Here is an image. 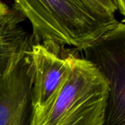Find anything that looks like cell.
<instances>
[{
    "label": "cell",
    "mask_w": 125,
    "mask_h": 125,
    "mask_svg": "<svg viewBox=\"0 0 125 125\" xmlns=\"http://www.w3.org/2000/svg\"><path fill=\"white\" fill-rule=\"evenodd\" d=\"M109 86L104 125H125V26L119 23L96 43L83 50Z\"/></svg>",
    "instance_id": "obj_3"
},
{
    "label": "cell",
    "mask_w": 125,
    "mask_h": 125,
    "mask_svg": "<svg viewBox=\"0 0 125 125\" xmlns=\"http://www.w3.org/2000/svg\"><path fill=\"white\" fill-rule=\"evenodd\" d=\"M28 49L27 35L12 14L0 21V81L24 56Z\"/></svg>",
    "instance_id": "obj_6"
},
{
    "label": "cell",
    "mask_w": 125,
    "mask_h": 125,
    "mask_svg": "<svg viewBox=\"0 0 125 125\" xmlns=\"http://www.w3.org/2000/svg\"><path fill=\"white\" fill-rule=\"evenodd\" d=\"M12 8H10L7 4H5L2 1H0V21L4 18L10 12Z\"/></svg>",
    "instance_id": "obj_7"
},
{
    "label": "cell",
    "mask_w": 125,
    "mask_h": 125,
    "mask_svg": "<svg viewBox=\"0 0 125 125\" xmlns=\"http://www.w3.org/2000/svg\"><path fill=\"white\" fill-rule=\"evenodd\" d=\"M28 51L0 81V125H31L34 71Z\"/></svg>",
    "instance_id": "obj_5"
},
{
    "label": "cell",
    "mask_w": 125,
    "mask_h": 125,
    "mask_svg": "<svg viewBox=\"0 0 125 125\" xmlns=\"http://www.w3.org/2000/svg\"><path fill=\"white\" fill-rule=\"evenodd\" d=\"M123 0H16L13 9L32 26L30 45L53 43L83 51L114 29L120 23L117 10L125 15Z\"/></svg>",
    "instance_id": "obj_1"
},
{
    "label": "cell",
    "mask_w": 125,
    "mask_h": 125,
    "mask_svg": "<svg viewBox=\"0 0 125 125\" xmlns=\"http://www.w3.org/2000/svg\"><path fill=\"white\" fill-rule=\"evenodd\" d=\"M53 43L31 45L28 51L33 66L31 125L48 111L60 88L70 75L75 57L73 50L68 53Z\"/></svg>",
    "instance_id": "obj_4"
},
{
    "label": "cell",
    "mask_w": 125,
    "mask_h": 125,
    "mask_svg": "<svg viewBox=\"0 0 125 125\" xmlns=\"http://www.w3.org/2000/svg\"><path fill=\"white\" fill-rule=\"evenodd\" d=\"M109 86L92 62L76 56L52 104L31 125H104Z\"/></svg>",
    "instance_id": "obj_2"
}]
</instances>
